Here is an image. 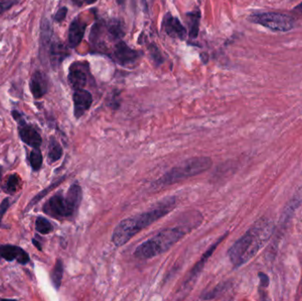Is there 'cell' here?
<instances>
[{
    "instance_id": "6da1fadb",
    "label": "cell",
    "mask_w": 302,
    "mask_h": 301,
    "mask_svg": "<svg viewBox=\"0 0 302 301\" xmlns=\"http://www.w3.org/2000/svg\"><path fill=\"white\" fill-rule=\"evenodd\" d=\"M274 224L264 218L254 223L241 238L228 250V256L234 268H240L249 262L273 234Z\"/></svg>"
},
{
    "instance_id": "7a4b0ae2",
    "label": "cell",
    "mask_w": 302,
    "mask_h": 301,
    "mask_svg": "<svg viewBox=\"0 0 302 301\" xmlns=\"http://www.w3.org/2000/svg\"><path fill=\"white\" fill-rule=\"evenodd\" d=\"M177 205L176 197H169L160 201L153 209L122 220L113 230L111 240L116 247H121L142 230L169 214Z\"/></svg>"
},
{
    "instance_id": "3957f363",
    "label": "cell",
    "mask_w": 302,
    "mask_h": 301,
    "mask_svg": "<svg viewBox=\"0 0 302 301\" xmlns=\"http://www.w3.org/2000/svg\"><path fill=\"white\" fill-rule=\"evenodd\" d=\"M201 219L191 221L188 224L186 223L185 225H178L161 230L159 234L140 245L134 251V256L139 259L153 258L161 253L167 252L188 232L201 225Z\"/></svg>"
},
{
    "instance_id": "277c9868",
    "label": "cell",
    "mask_w": 302,
    "mask_h": 301,
    "mask_svg": "<svg viewBox=\"0 0 302 301\" xmlns=\"http://www.w3.org/2000/svg\"><path fill=\"white\" fill-rule=\"evenodd\" d=\"M82 199V187L74 183L69 187L66 196L60 193L52 196L43 206V213L55 219L71 218L79 210Z\"/></svg>"
},
{
    "instance_id": "5b68a950",
    "label": "cell",
    "mask_w": 302,
    "mask_h": 301,
    "mask_svg": "<svg viewBox=\"0 0 302 301\" xmlns=\"http://www.w3.org/2000/svg\"><path fill=\"white\" fill-rule=\"evenodd\" d=\"M212 165L211 158L196 157L190 158L171 169L163 176L157 180L158 185L169 186L178 182L182 181L189 177H194L206 172Z\"/></svg>"
},
{
    "instance_id": "8992f818",
    "label": "cell",
    "mask_w": 302,
    "mask_h": 301,
    "mask_svg": "<svg viewBox=\"0 0 302 301\" xmlns=\"http://www.w3.org/2000/svg\"><path fill=\"white\" fill-rule=\"evenodd\" d=\"M249 19L275 32H288L295 27V19L293 16L281 13H258L250 15Z\"/></svg>"
},
{
    "instance_id": "52a82bcc",
    "label": "cell",
    "mask_w": 302,
    "mask_h": 301,
    "mask_svg": "<svg viewBox=\"0 0 302 301\" xmlns=\"http://www.w3.org/2000/svg\"><path fill=\"white\" fill-rule=\"evenodd\" d=\"M142 53L135 51L134 49L130 48L126 43L124 42H120L117 43L115 50L113 52V57L116 61L121 66H128L133 65L137 61V59L142 57Z\"/></svg>"
},
{
    "instance_id": "ba28073f",
    "label": "cell",
    "mask_w": 302,
    "mask_h": 301,
    "mask_svg": "<svg viewBox=\"0 0 302 301\" xmlns=\"http://www.w3.org/2000/svg\"><path fill=\"white\" fill-rule=\"evenodd\" d=\"M0 257L6 262L17 261L21 265H26L30 262L29 253L24 249L14 245L0 246Z\"/></svg>"
},
{
    "instance_id": "9c48e42d",
    "label": "cell",
    "mask_w": 302,
    "mask_h": 301,
    "mask_svg": "<svg viewBox=\"0 0 302 301\" xmlns=\"http://www.w3.org/2000/svg\"><path fill=\"white\" fill-rule=\"evenodd\" d=\"M73 113L76 119H80L83 115L85 114L87 110H89L92 103L93 97L92 95L88 90L85 89H77L74 91L73 96Z\"/></svg>"
},
{
    "instance_id": "30bf717a",
    "label": "cell",
    "mask_w": 302,
    "mask_h": 301,
    "mask_svg": "<svg viewBox=\"0 0 302 301\" xmlns=\"http://www.w3.org/2000/svg\"><path fill=\"white\" fill-rule=\"evenodd\" d=\"M163 29L165 33L173 38L185 40L187 37V29L179 19L173 15L167 14L163 18Z\"/></svg>"
},
{
    "instance_id": "8fae6325",
    "label": "cell",
    "mask_w": 302,
    "mask_h": 301,
    "mask_svg": "<svg viewBox=\"0 0 302 301\" xmlns=\"http://www.w3.org/2000/svg\"><path fill=\"white\" fill-rule=\"evenodd\" d=\"M19 135L20 140L31 148H40L43 142L42 136L37 130L33 125L27 124V122L19 124Z\"/></svg>"
},
{
    "instance_id": "7c38bea8",
    "label": "cell",
    "mask_w": 302,
    "mask_h": 301,
    "mask_svg": "<svg viewBox=\"0 0 302 301\" xmlns=\"http://www.w3.org/2000/svg\"><path fill=\"white\" fill-rule=\"evenodd\" d=\"M83 65L81 63H73L69 68L68 74V82L70 86L74 90L82 89L86 86L88 82V76L85 71L83 70Z\"/></svg>"
},
{
    "instance_id": "4fadbf2b",
    "label": "cell",
    "mask_w": 302,
    "mask_h": 301,
    "mask_svg": "<svg viewBox=\"0 0 302 301\" xmlns=\"http://www.w3.org/2000/svg\"><path fill=\"white\" fill-rule=\"evenodd\" d=\"M29 89L36 99L44 96L48 91V81L43 72H35L29 82Z\"/></svg>"
},
{
    "instance_id": "5bb4252c",
    "label": "cell",
    "mask_w": 302,
    "mask_h": 301,
    "mask_svg": "<svg viewBox=\"0 0 302 301\" xmlns=\"http://www.w3.org/2000/svg\"><path fill=\"white\" fill-rule=\"evenodd\" d=\"M86 27L87 23L83 22L80 18L72 20L68 32V43L71 48H75L81 43L85 34Z\"/></svg>"
},
{
    "instance_id": "9a60e30c",
    "label": "cell",
    "mask_w": 302,
    "mask_h": 301,
    "mask_svg": "<svg viewBox=\"0 0 302 301\" xmlns=\"http://www.w3.org/2000/svg\"><path fill=\"white\" fill-rule=\"evenodd\" d=\"M69 55L67 46L60 42H54L50 45L48 56L52 67L56 69L58 68L63 60Z\"/></svg>"
},
{
    "instance_id": "2e32d148",
    "label": "cell",
    "mask_w": 302,
    "mask_h": 301,
    "mask_svg": "<svg viewBox=\"0 0 302 301\" xmlns=\"http://www.w3.org/2000/svg\"><path fill=\"white\" fill-rule=\"evenodd\" d=\"M227 234H228V233H226L224 236H222L220 239H218L215 244L212 245L211 248H210V249L207 251L206 253L203 254V256H202V258L201 259V261L197 263L195 268H193V270L191 271V273H190V276H189V278H188L187 283L192 281L193 279L196 277L197 275L200 273L201 268H203V266H204L205 263H206L207 261L209 260V258L211 257V254L216 250V248L218 247V245L220 244L221 242H222L224 239H226Z\"/></svg>"
},
{
    "instance_id": "e0dca14e",
    "label": "cell",
    "mask_w": 302,
    "mask_h": 301,
    "mask_svg": "<svg viewBox=\"0 0 302 301\" xmlns=\"http://www.w3.org/2000/svg\"><path fill=\"white\" fill-rule=\"evenodd\" d=\"M187 25L189 29L190 38H196L200 29V20H201V13L199 10L187 13Z\"/></svg>"
},
{
    "instance_id": "ac0fdd59",
    "label": "cell",
    "mask_w": 302,
    "mask_h": 301,
    "mask_svg": "<svg viewBox=\"0 0 302 301\" xmlns=\"http://www.w3.org/2000/svg\"><path fill=\"white\" fill-rule=\"evenodd\" d=\"M53 35V29L47 19H43L41 23V52L44 53V50L50 49L49 44L51 43ZM49 53V52H48Z\"/></svg>"
},
{
    "instance_id": "d6986e66",
    "label": "cell",
    "mask_w": 302,
    "mask_h": 301,
    "mask_svg": "<svg viewBox=\"0 0 302 301\" xmlns=\"http://www.w3.org/2000/svg\"><path fill=\"white\" fill-rule=\"evenodd\" d=\"M63 155V148L58 141L54 137H51L49 142L48 161L51 163L58 161Z\"/></svg>"
},
{
    "instance_id": "ffe728a7",
    "label": "cell",
    "mask_w": 302,
    "mask_h": 301,
    "mask_svg": "<svg viewBox=\"0 0 302 301\" xmlns=\"http://www.w3.org/2000/svg\"><path fill=\"white\" fill-rule=\"evenodd\" d=\"M302 203V187H301L295 195L293 196V199L288 203L287 207L284 209L283 213V220L289 219V216L291 217L295 210Z\"/></svg>"
},
{
    "instance_id": "44dd1931",
    "label": "cell",
    "mask_w": 302,
    "mask_h": 301,
    "mask_svg": "<svg viewBox=\"0 0 302 301\" xmlns=\"http://www.w3.org/2000/svg\"><path fill=\"white\" fill-rule=\"evenodd\" d=\"M63 273H64V264H63L62 261L58 259L51 273V280L53 283V286L56 290H58L61 286Z\"/></svg>"
},
{
    "instance_id": "7402d4cb",
    "label": "cell",
    "mask_w": 302,
    "mask_h": 301,
    "mask_svg": "<svg viewBox=\"0 0 302 301\" xmlns=\"http://www.w3.org/2000/svg\"><path fill=\"white\" fill-rule=\"evenodd\" d=\"M107 29L109 34L114 39H120L124 36V27L122 21L119 19H111L107 25Z\"/></svg>"
},
{
    "instance_id": "603a6c76",
    "label": "cell",
    "mask_w": 302,
    "mask_h": 301,
    "mask_svg": "<svg viewBox=\"0 0 302 301\" xmlns=\"http://www.w3.org/2000/svg\"><path fill=\"white\" fill-rule=\"evenodd\" d=\"M29 163L35 172H38L43 165V155L40 148H34L29 154Z\"/></svg>"
},
{
    "instance_id": "cb8c5ba5",
    "label": "cell",
    "mask_w": 302,
    "mask_h": 301,
    "mask_svg": "<svg viewBox=\"0 0 302 301\" xmlns=\"http://www.w3.org/2000/svg\"><path fill=\"white\" fill-rule=\"evenodd\" d=\"M21 184V179L18 174H12L9 177H7V180L5 182V191L8 194H15L16 192L19 191Z\"/></svg>"
},
{
    "instance_id": "d4e9b609",
    "label": "cell",
    "mask_w": 302,
    "mask_h": 301,
    "mask_svg": "<svg viewBox=\"0 0 302 301\" xmlns=\"http://www.w3.org/2000/svg\"><path fill=\"white\" fill-rule=\"evenodd\" d=\"M53 224L43 216H37L36 220V230L41 234L46 235L53 232Z\"/></svg>"
},
{
    "instance_id": "484cf974",
    "label": "cell",
    "mask_w": 302,
    "mask_h": 301,
    "mask_svg": "<svg viewBox=\"0 0 302 301\" xmlns=\"http://www.w3.org/2000/svg\"><path fill=\"white\" fill-rule=\"evenodd\" d=\"M62 179H60V180H58V181L57 182V183H54V184H53V185H52L51 187H47V188H46L45 190H43V191L42 192V193H40L39 195H37V196H36V197L34 198L33 200L31 201V202H30V204H29V205L28 206V208H27V210H28V209H29V208H31V207H32V206L33 205H35V204H36V203H37V202H38V201H40V200H41V199H42L43 197H44V196H45V195H46L47 193H49V192H51L52 191V190H53V187H57L58 185H59V184H60V183L62 182L61 181Z\"/></svg>"
},
{
    "instance_id": "4316f807",
    "label": "cell",
    "mask_w": 302,
    "mask_h": 301,
    "mask_svg": "<svg viewBox=\"0 0 302 301\" xmlns=\"http://www.w3.org/2000/svg\"><path fill=\"white\" fill-rule=\"evenodd\" d=\"M149 53L151 57L153 58L154 61L157 63V64H161L163 62V58L162 57V55L159 53V50L158 47H156L155 45H151L149 47Z\"/></svg>"
},
{
    "instance_id": "83f0119b",
    "label": "cell",
    "mask_w": 302,
    "mask_h": 301,
    "mask_svg": "<svg viewBox=\"0 0 302 301\" xmlns=\"http://www.w3.org/2000/svg\"><path fill=\"white\" fill-rule=\"evenodd\" d=\"M18 0H2L0 2V15L9 10L13 5L17 4Z\"/></svg>"
},
{
    "instance_id": "f1b7e54d",
    "label": "cell",
    "mask_w": 302,
    "mask_h": 301,
    "mask_svg": "<svg viewBox=\"0 0 302 301\" xmlns=\"http://www.w3.org/2000/svg\"><path fill=\"white\" fill-rule=\"evenodd\" d=\"M10 207V201L9 198H5L3 200V201L1 202L0 204V225H1V222H2V218L5 214V212L7 211V210L9 209Z\"/></svg>"
},
{
    "instance_id": "f546056e",
    "label": "cell",
    "mask_w": 302,
    "mask_h": 301,
    "mask_svg": "<svg viewBox=\"0 0 302 301\" xmlns=\"http://www.w3.org/2000/svg\"><path fill=\"white\" fill-rule=\"evenodd\" d=\"M67 7H61L60 9L58 10V12L56 13L54 19L57 21V22H61L64 19H66L67 15Z\"/></svg>"
},
{
    "instance_id": "4dcf8cb0",
    "label": "cell",
    "mask_w": 302,
    "mask_h": 301,
    "mask_svg": "<svg viewBox=\"0 0 302 301\" xmlns=\"http://www.w3.org/2000/svg\"><path fill=\"white\" fill-rule=\"evenodd\" d=\"M292 16L294 19L302 17V2L293 8V11H292Z\"/></svg>"
},
{
    "instance_id": "1f68e13d",
    "label": "cell",
    "mask_w": 302,
    "mask_h": 301,
    "mask_svg": "<svg viewBox=\"0 0 302 301\" xmlns=\"http://www.w3.org/2000/svg\"><path fill=\"white\" fill-rule=\"evenodd\" d=\"M259 277L261 287H263V288L268 287V283H269L268 276L266 274H264V273H259Z\"/></svg>"
},
{
    "instance_id": "d6a6232c",
    "label": "cell",
    "mask_w": 302,
    "mask_h": 301,
    "mask_svg": "<svg viewBox=\"0 0 302 301\" xmlns=\"http://www.w3.org/2000/svg\"><path fill=\"white\" fill-rule=\"evenodd\" d=\"M32 243H33L34 246H35V247H36V248L38 249L39 251H42V250H43V248H42V246H41V244L39 243L38 241H37L36 239H32Z\"/></svg>"
},
{
    "instance_id": "836d02e7",
    "label": "cell",
    "mask_w": 302,
    "mask_h": 301,
    "mask_svg": "<svg viewBox=\"0 0 302 301\" xmlns=\"http://www.w3.org/2000/svg\"><path fill=\"white\" fill-rule=\"evenodd\" d=\"M88 5H92L94 3H96V0H83Z\"/></svg>"
},
{
    "instance_id": "e575fe53",
    "label": "cell",
    "mask_w": 302,
    "mask_h": 301,
    "mask_svg": "<svg viewBox=\"0 0 302 301\" xmlns=\"http://www.w3.org/2000/svg\"><path fill=\"white\" fill-rule=\"evenodd\" d=\"M118 3H119L120 5H124L125 3V0H118Z\"/></svg>"
},
{
    "instance_id": "d590c367",
    "label": "cell",
    "mask_w": 302,
    "mask_h": 301,
    "mask_svg": "<svg viewBox=\"0 0 302 301\" xmlns=\"http://www.w3.org/2000/svg\"><path fill=\"white\" fill-rule=\"evenodd\" d=\"M2 176V166H0V177Z\"/></svg>"
},
{
    "instance_id": "8d00e7d4",
    "label": "cell",
    "mask_w": 302,
    "mask_h": 301,
    "mask_svg": "<svg viewBox=\"0 0 302 301\" xmlns=\"http://www.w3.org/2000/svg\"><path fill=\"white\" fill-rule=\"evenodd\" d=\"M301 287H302V286Z\"/></svg>"
}]
</instances>
